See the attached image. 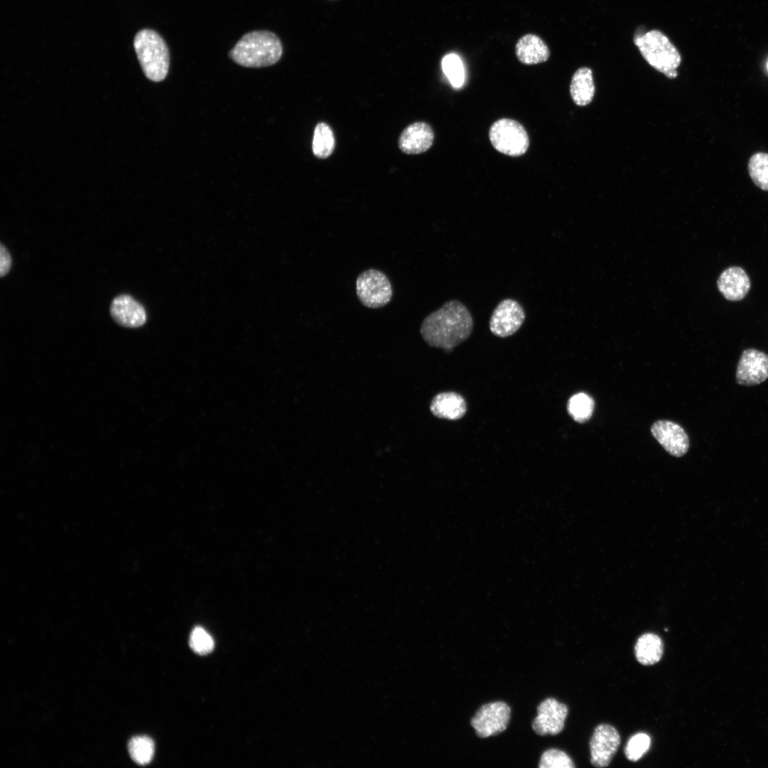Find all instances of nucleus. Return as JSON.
Instances as JSON below:
<instances>
[{"label":"nucleus","instance_id":"39448f33","mask_svg":"<svg viewBox=\"0 0 768 768\" xmlns=\"http://www.w3.org/2000/svg\"><path fill=\"white\" fill-rule=\"evenodd\" d=\"M489 136L494 148L507 156H522L529 146V137L525 128L512 119L496 121L490 127Z\"/></svg>","mask_w":768,"mask_h":768},{"label":"nucleus","instance_id":"cd10ccee","mask_svg":"<svg viewBox=\"0 0 768 768\" xmlns=\"http://www.w3.org/2000/svg\"><path fill=\"white\" fill-rule=\"evenodd\" d=\"M11 267V257L8 250L3 244L0 245V275L4 277L9 272Z\"/></svg>","mask_w":768,"mask_h":768},{"label":"nucleus","instance_id":"20e7f679","mask_svg":"<svg viewBox=\"0 0 768 768\" xmlns=\"http://www.w3.org/2000/svg\"><path fill=\"white\" fill-rule=\"evenodd\" d=\"M134 48L146 77L162 81L169 71V53L161 36L151 29L141 30L134 37Z\"/></svg>","mask_w":768,"mask_h":768},{"label":"nucleus","instance_id":"aec40b11","mask_svg":"<svg viewBox=\"0 0 768 768\" xmlns=\"http://www.w3.org/2000/svg\"><path fill=\"white\" fill-rule=\"evenodd\" d=\"M335 147V138L331 127L324 122L317 124L312 141L314 154L320 159L329 156Z\"/></svg>","mask_w":768,"mask_h":768},{"label":"nucleus","instance_id":"f257e3e1","mask_svg":"<svg viewBox=\"0 0 768 768\" xmlns=\"http://www.w3.org/2000/svg\"><path fill=\"white\" fill-rule=\"evenodd\" d=\"M472 316L461 302L451 300L423 320L420 334L430 346L450 351L471 335Z\"/></svg>","mask_w":768,"mask_h":768},{"label":"nucleus","instance_id":"4be33fe9","mask_svg":"<svg viewBox=\"0 0 768 768\" xmlns=\"http://www.w3.org/2000/svg\"><path fill=\"white\" fill-rule=\"evenodd\" d=\"M594 406V400L589 395L579 393L569 399L567 411L576 422H584L591 417Z\"/></svg>","mask_w":768,"mask_h":768},{"label":"nucleus","instance_id":"0eeeda50","mask_svg":"<svg viewBox=\"0 0 768 768\" xmlns=\"http://www.w3.org/2000/svg\"><path fill=\"white\" fill-rule=\"evenodd\" d=\"M511 718V708L503 701L483 705L471 720L476 734L481 738L496 735L504 731Z\"/></svg>","mask_w":768,"mask_h":768},{"label":"nucleus","instance_id":"6ab92c4d","mask_svg":"<svg viewBox=\"0 0 768 768\" xmlns=\"http://www.w3.org/2000/svg\"><path fill=\"white\" fill-rule=\"evenodd\" d=\"M663 653L662 639L654 633H645L636 641L634 654L636 660L642 665H654L658 662Z\"/></svg>","mask_w":768,"mask_h":768},{"label":"nucleus","instance_id":"6e6552de","mask_svg":"<svg viewBox=\"0 0 768 768\" xmlns=\"http://www.w3.org/2000/svg\"><path fill=\"white\" fill-rule=\"evenodd\" d=\"M525 318V311L519 302L512 299H503L491 316L490 330L498 337L510 336L520 329Z\"/></svg>","mask_w":768,"mask_h":768},{"label":"nucleus","instance_id":"dca6fc26","mask_svg":"<svg viewBox=\"0 0 768 768\" xmlns=\"http://www.w3.org/2000/svg\"><path fill=\"white\" fill-rule=\"evenodd\" d=\"M517 58L523 64L535 65L546 61L550 50L544 41L535 34L522 36L516 45Z\"/></svg>","mask_w":768,"mask_h":768},{"label":"nucleus","instance_id":"393cba45","mask_svg":"<svg viewBox=\"0 0 768 768\" xmlns=\"http://www.w3.org/2000/svg\"><path fill=\"white\" fill-rule=\"evenodd\" d=\"M442 65L451 84L454 87H460L464 80V71L459 56L454 53L447 55L442 59Z\"/></svg>","mask_w":768,"mask_h":768},{"label":"nucleus","instance_id":"f3484780","mask_svg":"<svg viewBox=\"0 0 768 768\" xmlns=\"http://www.w3.org/2000/svg\"><path fill=\"white\" fill-rule=\"evenodd\" d=\"M430 410L432 414L439 418L456 420L464 415L466 405L464 399L459 394L445 392L433 398Z\"/></svg>","mask_w":768,"mask_h":768},{"label":"nucleus","instance_id":"4468645a","mask_svg":"<svg viewBox=\"0 0 768 768\" xmlns=\"http://www.w3.org/2000/svg\"><path fill=\"white\" fill-rule=\"evenodd\" d=\"M434 132L432 127L424 122H417L407 126L401 133L398 145L400 150L407 154H419L427 151L432 145Z\"/></svg>","mask_w":768,"mask_h":768},{"label":"nucleus","instance_id":"5701e85b","mask_svg":"<svg viewBox=\"0 0 768 768\" xmlns=\"http://www.w3.org/2000/svg\"><path fill=\"white\" fill-rule=\"evenodd\" d=\"M128 750L132 759L137 764L144 765L149 763L154 756V744L146 736L133 737L129 742Z\"/></svg>","mask_w":768,"mask_h":768},{"label":"nucleus","instance_id":"c85d7f7f","mask_svg":"<svg viewBox=\"0 0 768 768\" xmlns=\"http://www.w3.org/2000/svg\"><path fill=\"white\" fill-rule=\"evenodd\" d=\"M767 68H768V63H767Z\"/></svg>","mask_w":768,"mask_h":768},{"label":"nucleus","instance_id":"1a4fd4ad","mask_svg":"<svg viewBox=\"0 0 768 768\" xmlns=\"http://www.w3.org/2000/svg\"><path fill=\"white\" fill-rule=\"evenodd\" d=\"M620 744V736L615 727L609 724L596 727L590 742V762L596 767H607Z\"/></svg>","mask_w":768,"mask_h":768},{"label":"nucleus","instance_id":"a878e982","mask_svg":"<svg viewBox=\"0 0 768 768\" xmlns=\"http://www.w3.org/2000/svg\"><path fill=\"white\" fill-rule=\"evenodd\" d=\"M538 767L540 768H571L575 766L565 752L558 749H550L542 754Z\"/></svg>","mask_w":768,"mask_h":768},{"label":"nucleus","instance_id":"bb28decb","mask_svg":"<svg viewBox=\"0 0 768 768\" xmlns=\"http://www.w3.org/2000/svg\"><path fill=\"white\" fill-rule=\"evenodd\" d=\"M189 644L191 649L200 655H206L214 648V641L211 636L202 627H195L190 636Z\"/></svg>","mask_w":768,"mask_h":768},{"label":"nucleus","instance_id":"423d86ee","mask_svg":"<svg viewBox=\"0 0 768 768\" xmlns=\"http://www.w3.org/2000/svg\"><path fill=\"white\" fill-rule=\"evenodd\" d=\"M356 291L362 304L371 309L386 305L393 297L389 279L383 272L375 269L367 270L358 275Z\"/></svg>","mask_w":768,"mask_h":768},{"label":"nucleus","instance_id":"9d476101","mask_svg":"<svg viewBox=\"0 0 768 768\" xmlns=\"http://www.w3.org/2000/svg\"><path fill=\"white\" fill-rule=\"evenodd\" d=\"M537 713L532 722L534 732L542 736L555 735L563 730L568 708L556 699L548 698L538 706Z\"/></svg>","mask_w":768,"mask_h":768},{"label":"nucleus","instance_id":"f8f14e48","mask_svg":"<svg viewBox=\"0 0 768 768\" xmlns=\"http://www.w3.org/2000/svg\"><path fill=\"white\" fill-rule=\"evenodd\" d=\"M651 432L659 444L671 455L681 457L689 448L688 437L678 424L668 420L654 422Z\"/></svg>","mask_w":768,"mask_h":768},{"label":"nucleus","instance_id":"2eb2a0df","mask_svg":"<svg viewBox=\"0 0 768 768\" xmlns=\"http://www.w3.org/2000/svg\"><path fill=\"white\" fill-rule=\"evenodd\" d=\"M718 288L730 301L742 299L750 289V281L745 271L740 267L725 270L718 279Z\"/></svg>","mask_w":768,"mask_h":768},{"label":"nucleus","instance_id":"a211bd4d","mask_svg":"<svg viewBox=\"0 0 768 768\" xmlns=\"http://www.w3.org/2000/svg\"><path fill=\"white\" fill-rule=\"evenodd\" d=\"M570 95L573 102L578 106H585L593 99L595 87L592 72L583 67L575 71L570 83Z\"/></svg>","mask_w":768,"mask_h":768},{"label":"nucleus","instance_id":"f03ea898","mask_svg":"<svg viewBox=\"0 0 768 768\" xmlns=\"http://www.w3.org/2000/svg\"><path fill=\"white\" fill-rule=\"evenodd\" d=\"M282 54L279 38L268 31H254L245 34L229 53L236 63L244 67L260 68L275 64Z\"/></svg>","mask_w":768,"mask_h":768},{"label":"nucleus","instance_id":"412c9836","mask_svg":"<svg viewBox=\"0 0 768 768\" xmlns=\"http://www.w3.org/2000/svg\"><path fill=\"white\" fill-rule=\"evenodd\" d=\"M748 172L754 183L760 189L768 191V154H754L748 162Z\"/></svg>","mask_w":768,"mask_h":768},{"label":"nucleus","instance_id":"b1692460","mask_svg":"<svg viewBox=\"0 0 768 768\" xmlns=\"http://www.w3.org/2000/svg\"><path fill=\"white\" fill-rule=\"evenodd\" d=\"M651 737L645 732H638L632 735L628 740L624 753L626 758L632 762H636L641 759L649 750Z\"/></svg>","mask_w":768,"mask_h":768},{"label":"nucleus","instance_id":"7ed1b4c3","mask_svg":"<svg viewBox=\"0 0 768 768\" xmlns=\"http://www.w3.org/2000/svg\"><path fill=\"white\" fill-rule=\"evenodd\" d=\"M634 42L646 62L667 78L677 77L681 55L669 38L658 30L635 34Z\"/></svg>","mask_w":768,"mask_h":768},{"label":"nucleus","instance_id":"ddd939ff","mask_svg":"<svg viewBox=\"0 0 768 768\" xmlns=\"http://www.w3.org/2000/svg\"><path fill=\"white\" fill-rule=\"evenodd\" d=\"M110 310L114 321L124 327H139L146 320L143 306L128 294L116 297L111 303Z\"/></svg>","mask_w":768,"mask_h":768},{"label":"nucleus","instance_id":"9b49d317","mask_svg":"<svg viewBox=\"0 0 768 768\" xmlns=\"http://www.w3.org/2000/svg\"><path fill=\"white\" fill-rule=\"evenodd\" d=\"M767 378L768 355L753 348L744 351L737 367V383L742 385H755Z\"/></svg>","mask_w":768,"mask_h":768}]
</instances>
